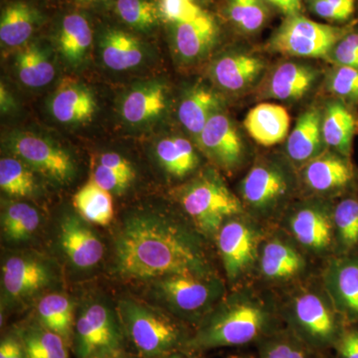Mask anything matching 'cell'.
Returning <instances> with one entry per match:
<instances>
[{
    "label": "cell",
    "mask_w": 358,
    "mask_h": 358,
    "mask_svg": "<svg viewBox=\"0 0 358 358\" xmlns=\"http://www.w3.org/2000/svg\"><path fill=\"white\" fill-rule=\"evenodd\" d=\"M213 248L183 214L140 212L124 219L115 234L113 271L122 279L145 282L220 273Z\"/></svg>",
    "instance_id": "1"
},
{
    "label": "cell",
    "mask_w": 358,
    "mask_h": 358,
    "mask_svg": "<svg viewBox=\"0 0 358 358\" xmlns=\"http://www.w3.org/2000/svg\"><path fill=\"white\" fill-rule=\"evenodd\" d=\"M284 326L274 294L250 284L228 289L193 329L183 350L204 353L257 345Z\"/></svg>",
    "instance_id": "2"
},
{
    "label": "cell",
    "mask_w": 358,
    "mask_h": 358,
    "mask_svg": "<svg viewBox=\"0 0 358 358\" xmlns=\"http://www.w3.org/2000/svg\"><path fill=\"white\" fill-rule=\"evenodd\" d=\"M275 296L287 329L317 352H333L348 324L334 307L320 273Z\"/></svg>",
    "instance_id": "3"
},
{
    "label": "cell",
    "mask_w": 358,
    "mask_h": 358,
    "mask_svg": "<svg viewBox=\"0 0 358 358\" xmlns=\"http://www.w3.org/2000/svg\"><path fill=\"white\" fill-rule=\"evenodd\" d=\"M245 213L267 226H277L289 205L301 196L299 171L288 159L257 160L238 187Z\"/></svg>",
    "instance_id": "4"
},
{
    "label": "cell",
    "mask_w": 358,
    "mask_h": 358,
    "mask_svg": "<svg viewBox=\"0 0 358 358\" xmlns=\"http://www.w3.org/2000/svg\"><path fill=\"white\" fill-rule=\"evenodd\" d=\"M117 313L128 341L140 358H159L183 350L193 329L157 306L124 299Z\"/></svg>",
    "instance_id": "5"
},
{
    "label": "cell",
    "mask_w": 358,
    "mask_h": 358,
    "mask_svg": "<svg viewBox=\"0 0 358 358\" xmlns=\"http://www.w3.org/2000/svg\"><path fill=\"white\" fill-rule=\"evenodd\" d=\"M148 282L157 307L193 329L229 289L221 273H182L164 275Z\"/></svg>",
    "instance_id": "6"
},
{
    "label": "cell",
    "mask_w": 358,
    "mask_h": 358,
    "mask_svg": "<svg viewBox=\"0 0 358 358\" xmlns=\"http://www.w3.org/2000/svg\"><path fill=\"white\" fill-rule=\"evenodd\" d=\"M176 199L183 215L213 245L224 222L245 213L236 193L213 169H205L178 188Z\"/></svg>",
    "instance_id": "7"
},
{
    "label": "cell",
    "mask_w": 358,
    "mask_h": 358,
    "mask_svg": "<svg viewBox=\"0 0 358 358\" xmlns=\"http://www.w3.org/2000/svg\"><path fill=\"white\" fill-rule=\"evenodd\" d=\"M322 267L285 231L272 226L261 244L253 284L279 294L319 275Z\"/></svg>",
    "instance_id": "8"
},
{
    "label": "cell",
    "mask_w": 358,
    "mask_h": 358,
    "mask_svg": "<svg viewBox=\"0 0 358 358\" xmlns=\"http://www.w3.org/2000/svg\"><path fill=\"white\" fill-rule=\"evenodd\" d=\"M270 227L246 213L228 219L221 226L214 248L228 289L253 284L261 244Z\"/></svg>",
    "instance_id": "9"
},
{
    "label": "cell",
    "mask_w": 358,
    "mask_h": 358,
    "mask_svg": "<svg viewBox=\"0 0 358 358\" xmlns=\"http://www.w3.org/2000/svg\"><path fill=\"white\" fill-rule=\"evenodd\" d=\"M277 226L322 265L336 256L331 200L301 195L289 205Z\"/></svg>",
    "instance_id": "10"
},
{
    "label": "cell",
    "mask_w": 358,
    "mask_h": 358,
    "mask_svg": "<svg viewBox=\"0 0 358 358\" xmlns=\"http://www.w3.org/2000/svg\"><path fill=\"white\" fill-rule=\"evenodd\" d=\"M128 338L117 310L102 301L85 306L75 320L72 350L77 358L124 350Z\"/></svg>",
    "instance_id": "11"
},
{
    "label": "cell",
    "mask_w": 358,
    "mask_h": 358,
    "mask_svg": "<svg viewBox=\"0 0 358 358\" xmlns=\"http://www.w3.org/2000/svg\"><path fill=\"white\" fill-rule=\"evenodd\" d=\"M350 31L348 27L322 24L296 14L282 22L270 47L292 57L327 58L334 45Z\"/></svg>",
    "instance_id": "12"
},
{
    "label": "cell",
    "mask_w": 358,
    "mask_h": 358,
    "mask_svg": "<svg viewBox=\"0 0 358 358\" xmlns=\"http://www.w3.org/2000/svg\"><path fill=\"white\" fill-rule=\"evenodd\" d=\"M301 195L334 200L358 190V171L350 157L327 150L299 169Z\"/></svg>",
    "instance_id": "13"
},
{
    "label": "cell",
    "mask_w": 358,
    "mask_h": 358,
    "mask_svg": "<svg viewBox=\"0 0 358 358\" xmlns=\"http://www.w3.org/2000/svg\"><path fill=\"white\" fill-rule=\"evenodd\" d=\"M9 145L17 159L45 178L65 183L74 176L75 166L66 150L30 133L13 134Z\"/></svg>",
    "instance_id": "14"
},
{
    "label": "cell",
    "mask_w": 358,
    "mask_h": 358,
    "mask_svg": "<svg viewBox=\"0 0 358 358\" xmlns=\"http://www.w3.org/2000/svg\"><path fill=\"white\" fill-rule=\"evenodd\" d=\"M53 280L50 266L38 257L10 256L2 265V294L10 307L41 293L50 286Z\"/></svg>",
    "instance_id": "15"
},
{
    "label": "cell",
    "mask_w": 358,
    "mask_h": 358,
    "mask_svg": "<svg viewBox=\"0 0 358 358\" xmlns=\"http://www.w3.org/2000/svg\"><path fill=\"white\" fill-rule=\"evenodd\" d=\"M197 141L206 157L226 173H234L246 162L244 141L230 117L222 113L212 115Z\"/></svg>",
    "instance_id": "16"
},
{
    "label": "cell",
    "mask_w": 358,
    "mask_h": 358,
    "mask_svg": "<svg viewBox=\"0 0 358 358\" xmlns=\"http://www.w3.org/2000/svg\"><path fill=\"white\" fill-rule=\"evenodd\" d=\"M320 278L346 324H358V255L333 257L322 265Z\"/></svg>",
    "instance_id": "17"
},
{
    "label": "cell",
    "mask_w": 358,
    "mask_h": 358,
    "mask_svg": "<svg viewBox=\"0 0 358 358\" xmlns=\"http://www.w3.org/2000/svg\"><path fill=\"white\" fill-rule=\"evenodd\" d=\"M61 249L68 261L78 270H90L101 262L103 245L84 219L68 215L60 223Z\"/></svg>",
    "instance_id": "18"
},
{
    "label": "cell",
    "mask_w": 358,
    "mask_h": 358,
    "mask_svg": "<svg viewBox=\"0 0 358 358\" xmlns=\"http://www.w3.org/2000/svg\"><path fill=\"white\" fill-rule=\"evenodd\" d=\"M322 115L317 108L303 112L286 140L287 159L301 169L327 150L322 136Z\"/></svg>",
    "instance_id": "19"
},
{
    "label": "cell",
    "mask_w": 358,
    "mask_h": 358,
    "mask_svg": "<svg viewBox=\"0 0 358 358\" xmlns=\"http://www.w3.org/2000/svg\"><path fill=\"white\" fill-rule=\"evenodd\" d=\"M265 69V62L255 55L232 53L217 59L212 66L211 75L221 89L237 93L255 83Z\"/></svg>",
    "instance_id": "20"
},
{
    "label": "cell",
    "mask_w": 358,
    "mask_h": 358,
    "mask_svg": "<svg viewBox=\"0 0 358 358\" xmlns=\"http://www.w3.org/2000/svg\"><path fill=\"white\" fill-rule=\"evenodd\" d=\"M291 119L288 110L281 105L262 103L249 110L244 127L258 145L274 147L286 141Z\"/></svg>",
    "instance_id": "21"
},
{
    "label": "cell",
    "mask_w": 358,
    "mask_h": 358,
    "mask_svg": "<svg viewBox=\"0 0 358 358\" xmlns=\"http://www.w3.org/2000/svg\"><path fill=\"white\" fill-rule=\"evenodd\" d=\"M96 109L93 94L84 85L65 79L59 84L51 102V112L63 124H80L93 117Z\"/></svg>",
    "instance_id": "22"
},
{
    "label": "cell",
    "mask_w": 358,
    "mask_h": 358,
    "mask_svg": "<svg viewBox=\"0 0 358 358\" xmlns=\"http://www.w3.org/2000/svg\"><path fill=\"white\" fill-rule=\"evenodd\" d=\"M319 77V71L303 63L287 62L278 66L267 86L268 98L279 101L299 100L307 95Z\"/></svg>",
    "instance_id": "23"
},
{
    "label": "cell",
    "mask_w": 358,
    "mask_h": 358,
    "mask_svg": "<svg viewBox=\"0 0 358 358\" xmlns=\"http://www.w3.org/2000/svg\"><path fill=\"white\" fill-rule=\"evenodd\" d=\"M358 128L357 115L341 101L327 103L322 114V136L327 150L350 157Z\"/></svg>",
    "instance_id": "24"
},
{
    "label": "cell",
    "mask_w": 358,
    "mask_h": 358,
    "mask_svg": "<svg viewBox=\"0 0 358 358\" xmlns=\"http://www.w3.org/2000/svg\"><path fill=\"white\" fill-rule=\"evenodd\" d=\"M336 256L358 255V190L334 201Z\"/></svg>",
    "instance_id": "25"
},
{
    "label": "cell",
    "mask_w": 358,
    "mask_h": 358,
    "mask_svg": "<svg viewBox=\"0 0 358 358\" xmlns=\"http://www.w3.org/2000/svg\"><path fill=\"white\" fill-rule=\"evenodd\" d=\"M220 106V99L210 89L194 87L186 93L179 105V121L197 140L209 119L219 112Z\"/></svg>",
    "instance_id": "26"
},
{
    "label": "cell",
    "mask_w": 358,
    "mask_h": 358,
    "mask_svg": "<svg viewBox=\"0 0 358 358\" xmlns=\"http://www.w3.org/2000/svg\"><path fill=\"white\" fill-rule=\"evenodd\" d=\"M35 320L49 331L62 336L72 350L76 317L74 305L69 296L60 293L42 296L37 303Z\"/></svg>",
    "instance_id": "27"
},
{
    "label": "cell",
    "mask_w": 358,
    "mask_h": 358,
    "mask_svg": "<svg viewBox=\"0 0 358 358\" xmlns=\"http://www.w3.org/2000/svg\"><path fill=\"white\" fill-rule=\"evenodd\" d=\"M216 34L215 22L211 16L203 13L194 20L176 25V50L186 60L201 57L211 48Z\"/></svg>",
    "instance_id": "28"
},
{
    "label": "cell",
    "mask_w": 358,
    "mask_h": 358,
    "mask_svg": "<svg viewBox=\"0 0 358 358\" xmlns=\"http://www.w3.org/2000/svg\"><path fill=\"white\" fill-rule=\"evenodd\" d=\"M166 107V87L152 84L129 92L122 106V115L129 124H143L155 119Z\"/></svg>",
    "instance_id": "29"
},
{
    "label": "cell",
    "mask_w": 358,
    "mask_h": 358,
    "mask_svg": "<svg viewBox=\"0 0 358 358\" xmlns=\"http://www.w3.org/2000/svg\"><path fill=\"white\" fill-rule=\"evenodd\" d=\"M157 159L167 173L176 178H185L199 169L200 159L192 143L186 138L173 136L159 141Z\"/></svg>",
    "instance_id": "30"
},
{
    "label": "cell",
    "mask_w": 358,
    "mask_h": 358,
    "mask_svg": "<svg viewBox=\"0 0 358 358\" xmlns=\"http://www.w3.org/2000/svg\"><path fill=\"white\" fill-rule=\"evenodd\" d=\"M15 327L27 358H70L71 348L65 339L36 320Z\"/></svg>",
    "instance_id": "31"
},
{
    "label": "cell",
    "mask_w": 358,
    "mask_h": 358,
    "mask_svg": "<svg viewBox=\"0 0 358 358\" xmlns=\"http://www.w3.org/2000/svg\"><path fill=\"white\" fill-rule=\"evenodd\" d=\"M102 58L105 65L110 69H131L140 65L143 61V47L138 39L128 33L112 30L103 37Z\"/></svg>",
    "instance_id": "32"
},
{
    "label": "cell",
    "mask_w": 358,
    "mask_h": 358,
    "mask_svg": "<svg viewBox=\"0 0 358 358\" xmlns=\"http://www.w3.org/2000/svg\"><path fill=\"white\" fill-rule=\"evenodd\" d=\"M73 204L85 221L96 225L106 226L114 218V205L110 192L88 181L73 197Z\"/></svg>",
    "instance_id": "33"
},
{
    "label": "cell",
    "mask_w": 358,
    "mask_h": 358,
    "mask_svg": "<svg viewBox=\"0 0 358 358\" xmlns=\"http://www.w3.org/2000/svg\"><path fill=\"white\" fill-rule=\"evenodd\" d=\"M256 358H327L306 345L286 327L270 334L256 345Z\"/></svg>",
    "instance_id": "34"
},
{
    "label": "cell",
    "mask_w": 358,
    "mask_h": 358,
    "mask_svg": "<svg viewBox=\"0 0 358 358\" xmlns=\"http://www.w3.org/2000/svg\"><path fill=\"white\" fill-rule=\"evenodd\" d=\"M93 40L88 21L79 14H70L63 20L59 48L68 62L77 64L83 60Z\"/></svg>",
    "instance_id": "35"
},
{
    "label": "cell",
    "mask_w": 358,
    "mask_h": 358,
    "mask_svg": "<svg viewBox=\"0 0 358 358\" xmlns=\"http://www.w3.org/2000/svg\"><path fill=\"white\" fill-rule=\"evenodd\" d=\"M40 225L38 211L27 203L13 202L2 212V232L10 242H24L35 234Z\"/></svg>",
    "instance_id": "36"
},
{
    "label": "cell",
    "mask_w": 358,
    "mask_h": 358,
    "mask_svg": "<svg viewBox=\"0 0 358 358\" xmlns=\"http://www.w3.org/2000/svg\"><path fill=\"white\" fill-rule=\"evenodd\" d=\"M18 78L25 86L40 88L55 77V68L46 54L36 46L26 47L16 59Z\"/></svg>",
    "instance_id": "37"
},
{
    "label": "cell",
    "mask_w": 358,
    "mask_h": 358,
    "mask_svg": "<svg viewBox=\"0 0 358 358\" xmlns=\"http://www.w3.org/2000/svg\"><path fill=\"white\" fill-rule=\"evenodd\" d=\"M33 32V14L30 7L22 2L10 4L2 13L0 39L9 47L24 44Z\"/></svg>",
    "instance_id": "38"
},
{
    "label": "cell",
    "mask_w": 358,
    "mask_h": 358,
    "mask_svg": "<svg viewBox=\"0 0 358 358\" xmlns=\"http://www.w3.org/2000/svg\"><path fill=\"white\" fill-rule=\"evenodd\" d=\"M31 167L15 157L0 160V187L10 196L26 197L35 190V178Z\"/></svg>",
    "instance_id": "39"
},
{
    "label": "cell",
    "mask_w": 358,
    "mask_h": 358,
    "mask_svg": "<svg viewBox=\"0 0 358 358\" xmlns=\"http://www.w3.org/2000/svg\"><path fill=\"white\" fill-rule=\"evenodd\" d=\"M228 13L231 20L247 33L258 31L267 20L263 0H229Z\"/></svg>",
    "instance_id": "40"
},
{
    "label": "cell",
    "mask_w": 358,
    "mask_h": 358,
    "mask_svg": "<svg viewBox=\"0 0 358 358\" xmlns=\"http://www.w3.org/2000/svg\"><path fill=\"white\" fill-rule=\"evenodd\" d=\"M117 10L124 22L140 29L157 24L159 10L148 0H117Z\"/></svg>",
    "instance_id": "41"
},
{
    "label": "cell",
    "mask_w": 358,
    "mask_h": 358,
    "mask_svg": "<svg viewBox=\"0 0 358 358\" xmlns=\"http://www.w3.org/2000/svg\"><path fill=\"white\" fill-rule=\"evenodd\" d=\"M329 91L346 102L358 101V69L336 66L327 78Z\"/></svg>",
    "instance_id": "42"
},
{
    "label": "cell",
    "mask_w": 358,
    "mask_h": 358,
    "mask_svg": "<svg viewBox=\"0 0 358 358\" xmlns=\"http://www.w3.org/2000/svg\"><path fill=\"white\" fill-rule=\"evenodd\" d=\"M160 15L169 22H189L201 15L202 11L192 0H159Z\"/></svg>",
    "instance_id": "43"
},
{
    "label": "cell",
    "mask_w": 358,
    "mask_h": 358,
    "mask_svg": "<svg viewBox=\"0 0 358 358\" xmlns=\"http://www.w3.org/2000/svg\"><path fill=\"white\" fill-rule=\"evenodd\" d=\"M357 0H313L312 8L320 17L329 21L350 20L355 10Z\"/></svg>",
    "instance_id": "44"
},
{
    "label": "cell",
    "mask_w": 358,
    "mask_h": 358,
    "mask_svg": "<svg viewBox=\"0 0 358 358\" xmlns=\"http://www.w3.org/2000/svg\"><path fill=\"white\" fill-rule=\"evenodd\" d=\"M327 59L336 66H346L358 69V31L355 30L346 33L334 45Z\"/></svg>",
    "instance_id": "45"
},
{
    "label": "cell",
    "mask_w": 358,
    "mask_h": 358,
    "mask_svg": "<svg viewBox=\"0 0 358 358\" xmlns=\"http://www.w3.org/2000/svg\"><path fill=\"white\" fill-rule=\"evenodd\" d=\"M93 179L107 192L117 193L124 192L134 178L99 164L94 171Z\"/></svg>",
    "instance_id": "46"
},
{
    "label": "cell",
    "mask_w": 358,
    "mask_h": 358,
    "mask_svg": "<svg viewBox=\"0 0 358 358\" xmlns=\"http://www.w3.org/2000/svg\"><path fill=\"white\" fill-rule=\"evenodd\" d=\"M334 358H358V324H348L334 345Z\"/></svg>",
    "instance_id": "47"
},
{
    "label": "cell",
    "mask_w": 358,
    "mask_h": 358,
    "mask_svg": "<svg viewBox=\"0 0 358 358\" xmlns=\"http://www.w3.org/2000/svg\"><path fill=\"white\" fill-rule=\"evenodd\" d=\"M0 358H27L22 339L16 327L2 336L0 341Z\"/></svg>",
    "instance_id": "48"
},
{
    "label": "cell",
    "mask_w": 358,
    "mask_h": 358,
    "mask_svg": "<svg viewBox=\"0 0 358 358\" xmlns=\"http://www.w3.org/2000/svg\"><path fill=\"white\" fill-rule=\"evenodd\" d=\"M100 164L112 169V171H117V173L128 176L129 178H134V176H136L131 162L115 152H107V154L101 155Z\"/></svg>",
    "instance_id": "49"
},
{
    "label": "cell",
    "mask_w": 358,
    "mask_h": 358,
    "mask_svg": "<svg viewBox=\"0 0 358 358\" xmlns=\"http://www.w3.org/2000/svg\"><path fill=\"white\" fill-rule=\"evenodd\" d=\"M288 16L296 15L301 11V0H267Z\"/></svg>",
    "instance_id": "50"
},
{
    "label": "cell",
    "mask_w": 358,
    "mask_h": 358,
    "mask_svg": "<svg viewBox=\"0 0 358 358\" xmlns=\"http://www.w3.org/2000/svg\"><path fill=\"white\" fill-rule=\"evenodd\" d=\"M87 358H140L136 355L127 352L124 350H112V352L96 353Z\"/></svg>",
    "instance_id": "51"
},
{
    "label": "cell",
    "mask_w": 358,
    "mask_h": 358,
    "mask_svg": "<svg viewBox=\"0 0 358 358\" xmlns=\"http://www.w3.org/2000/svg\"><path fill=\"white\" fill-rule=\"evenodd\" d=\"M159 358H205L203 353L189 352V350H179L176 352L169 353L164 357Z\"/></svg>",
    "instance_id": "52"
},
{
    "label": "cell",
    "mask_w": 358,
    "mask_h": 358,
    "mask_svg": "<svg viewBox=\"0 0 358 358\" xmlns=\"http://www.w3.org/2000/svg\"><path fill=\"white\" fill-rule=\"evenodd\" d=\"M1 91H0V94H1V109L3 112H6L8 107H10L13 103H11V99L9 98V94L7 93L6 89L4 88L3 85H1Z\"/></svg>",
    "instance_id": "53"
},
{
    "label": "cell",
    "mask_w": 358,
    "mask_h": 358,
    "mask_svg": "<svg viewBox=\"0 0 358 358\" xmlns=\"http://www.w3.org/2000/svg\"><path fill=\"white\" fill-rule=\"evenodd\" d=\"M226 358H256V357L250 355H232Z\"/></svg>",
    "instance_id": "54"
},
{
    "label": "cell",
    "mask_w": 358,
    "mask_h": 358,
    "mask_svg": "<svg viewBox=\"0 0 358 358\" xmlns=\"http://www.w3.org/2000/svg\"><path fill=\"white\" fill-rule=\"evenodd\" d=\"M82 1H87V2H89V0H82Z\"/></svg>",
    "instance_id": "55"
},
{
    "label": "cell",
    "mask_w": 358,
    "mask_h": 358,
    "mask_svg": "<svg viewBox=\"0 0 358 358\" xmlns=\"http://www.w3.org/2000/svg\"><path fill=\"white\" fill-rule=\"evenodd\" d=\"M327 358H331V355H329V357H327Z\"/></svg>",
    "instance_id": "56"
},
{
    "label": "cell",
    "mask_w": 358,
    "mask_h": 358,
    "mask_svg": "<svg viewBox=\"0 0 358 358\" xmlns=\"http://www.w3.org/2000/svg\"><path fill=\"white\" fill-rule=\"evenodd\" d=\"M192 1L194 2V1H195V0H192Z\"/></svg>",
    "instance_id": "57"
}]
</instances>
